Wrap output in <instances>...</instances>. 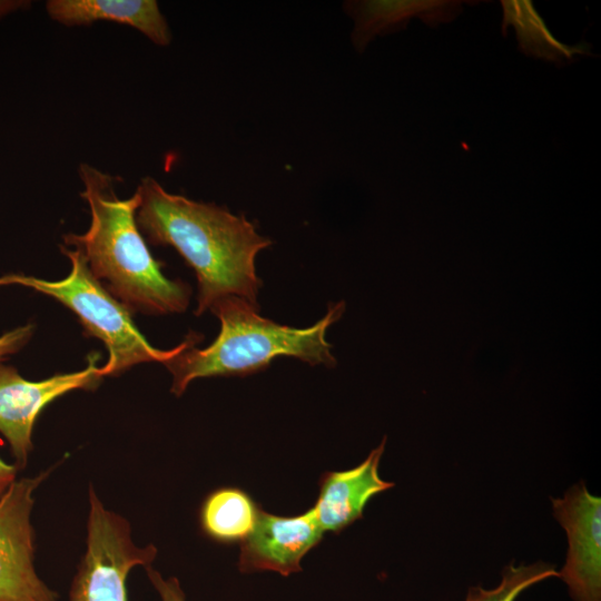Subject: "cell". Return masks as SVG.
Here are the masks:
<instances>
[{
	"label": "cell",
	"mask_w": 601,
	"mask_h": 601,
	"mask_svg": "<svg viewBox=\"0 0 601 601\" xmlns=\"http://www.w3.org/2000/svg\"><path fill=\"white\" fill-rule=\"evenodd\" d=\"M33 333L32 325L17 327L0 336V362L17 353L29 342Z\"/></svg>",
	"instance_id": "17"
},
{
	"label": "cell",
	"mask_w": 601,
	"mask_h": 601,
	"mask_svg": "<svg viewBox=\"0 0 601 601\" xmlns=\"http://www.w3.org/2000/svg\"><path fill=\"white\" fill-rule=\"evenodd\" d=\"M385 442L386 437L357 466L325 472L321 476L319 493L312 510L324 532L339 533L362 519L368 501L394 486L378 474Z\"/></svg>",
	"instance_id": "10"
},
{
	"label": "cell",
	"mask_w": 601,
	"mask_h": 601,
	"mask_svg": "<svg viewBox=\"0 0 601 601\" xmlns=\"http://www.w3.org/2000/svg\"><path fill=\"white\" fill-rule=\"evenodd\" d=\"M462 0H365L346 6L355 27L352 39L355 48L363 51L378 35L396 32L406 28L413 18H420L431 28L450 23L463 11Z\"/></svg>",
	"instance_id": "11"
},
{
	"label": "cell",
	"mask_w": 601,
	"mask_h": 601,
	"mask_svg": "<svg viewBox=\"0 0 601 601\" xmlns=\"http://www.w3.org/2000/svg\"><path fill=\"white\" fill-rule=\"evenodd\" d=\"M258 307L237 296L220 298L211 305L209 309L220 322L216 339L203 349L196 348L194 342L164 363L173 375L170 391L176 396L196 378L255 374L278 356L327 367L337 364L326 333L344 314V302L331 304L319 321L305 328L265 318L258 314Z\"/></svg>",
	"instance_id": "3"
},
{
	"label": "cell",
	"mask_w": 601,
	"mask_h": 601,
	"mask_svg": "<svg viewBox=\"0 0 601 601\" xmlns=\"http://www.w3.org/2000/svg\"><path fill=\"white\" fill-rule=\"evenodd\" d=\"M87 548L70 588V601H127L126 579L137 565L149 566L155 545L138 546L129 522L108 510L89 490Z\"/></svg>",
	"instance_id": "5"
},
{
	"label": "cell",
	"mask_w": 601,
	"mask_h": 601,
	"mask_svg": "<svg viewBox=\"0 0 601 601\" xmlns=\"http://www.w3.org/2000/svg\"><path fill=\"white\" fill-rule=\"evenodd\" d=\"M324 531L313 510L296 516H278L259 509L253 531L242 541V573L274 571L284 577L302 570L303 558L316 546Z\"/></svg>",
	"instance_id": "9"
},
{
	"label": "cell",
	"mask_w": 601,
	"mask_h": 601,
	"mask_svg": "<svg viewBox=\"0 0 601 601\" xmlns=\"http://www.w3.org/2000/svg\"><path fill=\"white\" fill-rule=\"evenodd\" d=\"M97 356L79 372L57 374L43 381L23 378L16 368L0 364V434L8 442L18 469L32 450V430L41 411L57 397L75 390H93L102 380Z\"/></svg>",
	"instance_id": "7"
},
{
	"label": "cell",
	"mask_w": 601,
	"mask_h": 601,
	"mask_svg": "<svg viewBox=\"0 0 601 601\" xmlns=\"http://www.w3.org/2000/svg\"><path fill=\"white\" fill-rule=\"evenodd\" d=\"M61 250L71 262V270L66 278L49 282L24 275H7L0 277V286H27L70 308L79 317L86 334L102 341L108 349L109 358L100 367L102 376L119 375L140 363L164 364L197 342L199 336L191 333L171 349L164 351L151 346L134 324L130 309L99 283L82 254L77 249Z\"/></svg>",
	"instance_id": "4"
},
{
	"label": "cell",
	"mask_w": 601,
	"mask_h": 601,
	"mask_svg": "<svg viewBox=\"0 0 601 601\" xmlns=\"http://www.w3.org/2000/svg\"><path fill=\"white\" fill-rule=\"evenodd\" d=\"M17 471L16 464H9L0 457V497L17 480Z\"/></svg>",
	"instance_id": "18"
},
{
	"label": "cell",
	"mask_w": 601,
	"mask_h": 601,
	"mask_svg": "<svg viewBox=\"0 0 601 601\" xmlns=\"http://www.w3.org/2000/svg\"><path fill=\"white\" fill-rule=\"evenodd\" d=\"M137 191L138 228L151 244L174 247L196 274V316L227 296L258 305L263 280L256 274L255 258L270 239L259 235L244 216L170 194L150 177L141 180Z\"/></svg>",
	"instance_id": "1"
},
{
	"label": "cell",
	"mask_w": 601,
	"mask_h": 601,
	"mask_svg": "<svg viewBox=\"0 0 601 601\" xmlns=\"http://www.w3.org/2000/svg\"><path fill=\"white\" fill-rule=\"evenodd\" d=\"M550 578H558V570L552 564L538 561L515 565L511 562L503 569L499 585L489 590L470 587L465 601H515L524 590Z\"/></svg>",
	"instance_id": "15"
},
{
	"label": "cell",
	"mask_w": 601,
	"mask_h": 601,
	"mask_svg": "<svg viewBox=\"0 0 601 601\" xmlns=\"http://www.w3.org/2000/svg\"><path fill=\"white\" fill-rule=\"evenodd\" d=\"M503 11L502 33L513 27L519 51L528 57L553 62L556 67H565L581 56H595L592 46L580 41L570 46L558 40L548 29L544 20L536 11L531 0H502Z\"/></svg>",
	"instance_id": "13"
},
{
	"label": "cell",
	"mask_w": 601,
	"mask_h": 601,
	"mask_svg": "<svg viewBox=\"0 0 601 601\" xmlns=\"http://www.w3.org/2000/svg\"><path fill=\"white\" fill-rule=\"evenodd\" d=\"M49 473L16 480L0 497V601L59 598L35 568L33 493Z\"/></svg>",
	"instance_id": "6"
},
{
	"label": "cell",
	"mask_w": 601,
	"mask_h": 601,
	"mask_svg": "<svg viewBox=\"0 0 601 601\" xmlns=\"http://www.w3.org/2000/svg\"><path fill=\"white\" fill-rule=\"evenodd\" d=\"M145 569L149 581L158 592L161 601H186V595L176 578L165 579L151 565Z\"/></svg>",
	"instance_id": "16"
},
{
	"label": "cell",
	"mask_w": 601,
	"mask_h": 601,
	"mask_svg": "<svg viewBox=\"0 0 601 601\" xmlns=\"http://www.w3.org/2000/svg\"><path fill=\"white\" fill-rule=\"evenodd\" d=\"M47 11L66 26L115 21L138 29L159 46L170 42L168 24L154 0H50Z\"/></svg>",
	"instance_id": "12"
},
{
	"label": "cell",
	"mask_w": 601,
	"mask_h": 601,
	"mask_svg": "<svg viewBox=\"0 0 601 601\" xmlns=\"http://www.w3.org/2000/svg\"><path fill=\"white\" fill-rule=\"evenodd\" d=\"M259 509L243 490L221 487L205 500L200 511L201 528L216 541L242 542L253 531Z\"/></svg>",
	"instance_id": "14"
},
{
	"label": "cell",
	"mask_w": 601,
	"mask_h": 601,
	"mask_svg": "<svg viewBox=\"0 0 601 601\" xmlns=\"http://www.w3.org/2000/svg\"><path fill=\"white\" fill-rule=\"evenodd\" d=\"M79 175L91 221L85 234L65 235V244L76 246L93 276L104 279L107 290L130 311L150 315L186 311L189 286L161 273V263L151 256L139 233V193L118 198L114 177L88 164L80 165Z\"/></svg>",
	"instance_id": "2"
},
{
	"label": "cell",
	"mask_w": 601,
	"mask_h": 601,
	"mask_svg": "<svg viewBox=\"0 0 601 601\" xmlns=\"http://www.w3.org/2000/svg\"><path fill=\"white\" fill-rule=\"evenodd\" d=\"M554 518L568 539L565 563L558 578L573 601H601V499L583 481L562 497H551Z\"/></svg>",
	"instance_id": "8"
}]
</instances>
